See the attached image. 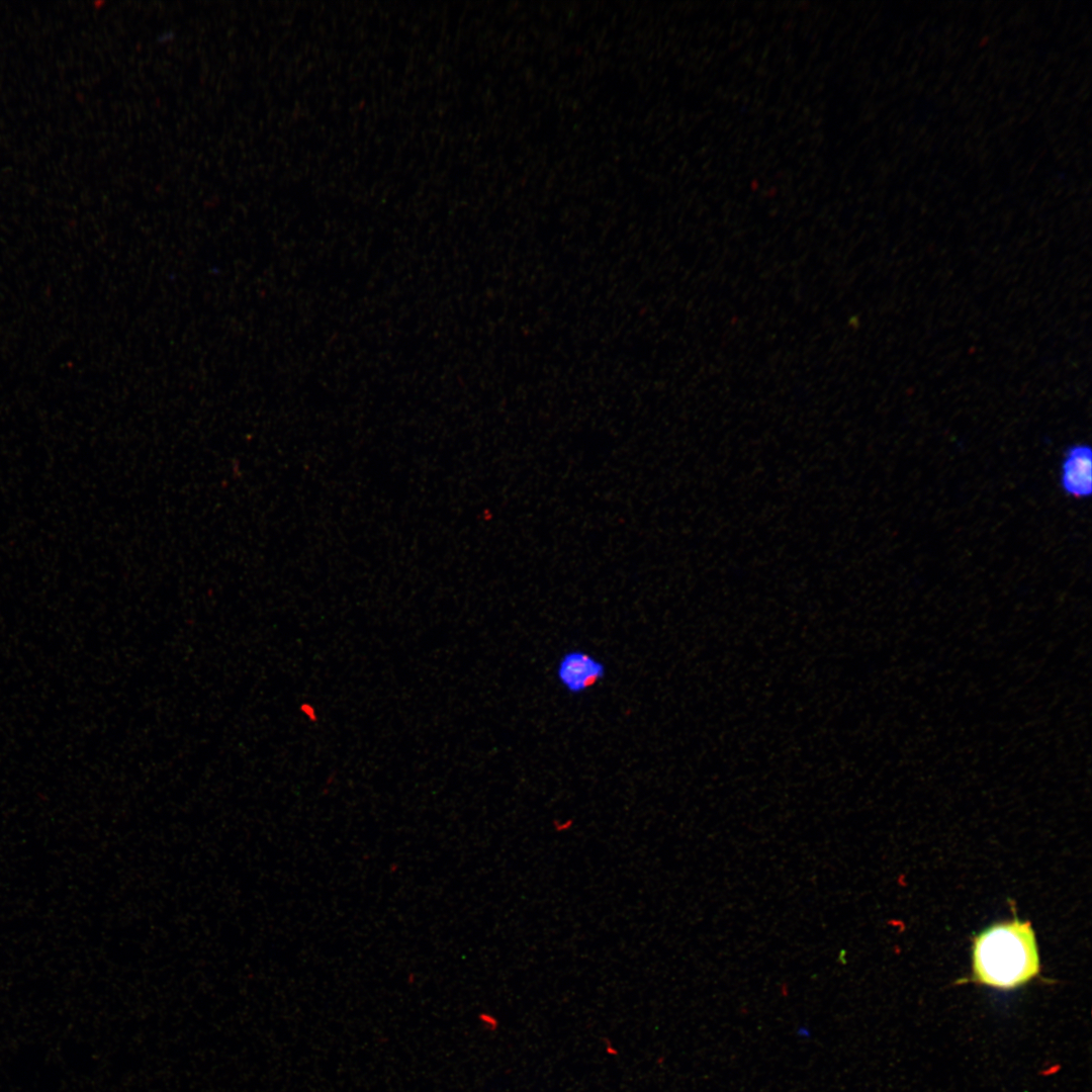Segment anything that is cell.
I'll return each instance as SVG.
<instances>
[{
	"mask_svg": "<svg viewBox=\"0 0 1092 1092\" xmlns=\"http://www.w3.org/2000/svg\"><path fill=\"white\" fill-rule=\"evenodd\" d=\"M607 674L606 664L582 649L564 652L557 661L555 676L566 693L578 696L597 687Z\"/></svg>",
	"mask_w": 1092,
	"mask_h": 1092,
	"instance_id": "cell-2",
	"label": "cell"
},
{
	"mask_svg": "<svg viewBox=\"0 0 1092 1092\" xmlns=\"http://www.w3.org/2000/svg\"><path fill=\"white\" fill-rule=\"evenodd\" d=\"M302 715L311 723L318 721L317 711L311 703L304 702L300 705Z\"/></svg>",
	"mask_w": 1092,
	"mask_h": 1092,
	"instance_id": "cell-4",
	"label": "cell"
},
{
	"mask_svg": "<svg viewBox=\"0 0 1092 1092\" xmlns=\"http://www.w3.org/2000/svg\"><path fill=\"white\" fill-rule=\"evenodd\" d=\"M552 826H553L554 831L557 832V833L567 832L572 828L573 820L572 819H566V820H563V821L554 820L553 823H552Z\"/></svg>",
	"mask_w": 1092,
	"mask_h": 1092,
	"instance_id": "cell-5",
	"label": "cell"
},
{
	"mask_svg": "<svg viewBox=\"0 0 1092 1092\" xmlns=\"http://www.w3.org/2000/svg\"><path fill=\"white\" fill-rule=\"evenodd\" d=\"M1061 486L1076 498H1085L1092 492V450L1086 444L1070 447L1064 457L1061 470Z\"/></svg>",
	"mask_w": 1092,
	"mask_h": 1092,
	"instance_id": "cell-3",
	"label": "cell"
},
{
	"mask_svg": "<svg viewBox=\"0 0 1092 1092\" xmlns=\"http://www.w3.org/2000/svg\"><path fill=\"white\" fill-rule=\"evenodd\" d=\"M1039 958L1029 922L995 924L974 940L973 981L998 990H1013L1034 979Z\"/></svg>",
	"mask_w": 1092,
	"mask_h": 1092,
	"instance_id": "cell-1",
	"label": "cell"
}]
</instances>
